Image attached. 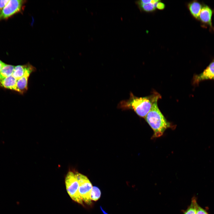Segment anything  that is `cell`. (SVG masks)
Returning <instances> with one entry per match:
<instances>
[{
  "instance_id": "ba28073f",
  "label": "cell",
  "mask_w": 214,
  "mask_h": 214,
  "mask_svg": "<svg viewBox=\"0 0 214 214\" xmlns=\"http://www.w3.org/2000/svg\"><path fill=\"white\" fill-rule=\"evenodd\" d=\"M213 10L208 5L204 4L202 7L199 16V20L202 23L212 28V16Z\"/></svg>"
},
{
  "instance_id": "d6986e66",
  "label": "cell",
  "mask_w": 214,
  "mask_h": 214,
  "mask_svg": "<svg viewBox=\"0 0 214 214\" xmlns=\"http://www.w3.org/2000/svg\"><path fill=\"white\" fill-rule=\"evenodd\" d=\"M4 63V62L0 60V71Z\"/></svg>"
},
{
  "instance_id": "5bb4252c",
  "label": "cell",
  "mask_w": 214,
  "mask_h": 214,
  "mask_svg": "<svg viewBox=\"0 0 214 214\" xmlns=\"http://www.w3.org/2000/svg\"><path fill=\"white\" fill-rule=\"evenodd\" d=\"M100 196L101 192L99 189L96 186L93 187L91 194V200L96 201L100 198Z\"/></svg>"
},
{
  "instance_id": "8fae6325",
  "label": "cell",
  "mask_w": 214,
  "mask_h": 214,
  "mask_svg": "<svg viewBox=\"0 0 214 214\" xmlns=\"http://www.w3.org/2000/svg\"><path fill=\"white\" fill-rule=\"evenodd\" d=\"M159 1L152 0L150 2L143 4L139 1L136 3L140 10L146 12H151L155 10L156 4Z\"/></svg>"
},
{
  "instance_id": "2e32d148",
  "label": "cell",
  "mask_w": 214,
  "mask_h": 214,
  "mask_svg": "<svg viewBox=\"0 0 214 214\" xmlns=\"http://www.w3.org/2000/svg\"><path fill=\"white\" fill-rule=\"evenodd\" d=\"M196 214H208V213L204 210L197 204L196 207Z\"/></svg>"
},
{
  "instance_id": "ffe728a7",
  "label": "cell",
  "mask_w": 214,
  "mask_h": 214,
  "mask_svg": "<svg viewBox=\"0 0 214 214\" xmlns=\"http://www.w3.org/2000/svg\"><path fill=\"white\" fill-rule=\"evenodd\" d=\"M100 208H101V210H102V211H103V213L104 214H107V213H106V212H105L104 210H103V209H102V208L101 207H100Z\"/></svg>"
},
{
  "instance_id": "7a4b0ae2",
  "label": "cell",
  "mask_w": 214,
  "mask_h": 214,
  "mask_svg": "<svg viewBox=\"0 0 214 214\" xmlns=\"http://www.w3.org/2000/svg\"><path fill=\"white\" fill-rule=\"evenodd\" d=\"M157 102L158 101L153 103L150 110L144 118L153 131V138L161 136L167 128L171 126L159 109Z\"/></svg>"
},
{
  "instance_id": "277c9868",
  "label": "cell",
  "mask_w": 214,
  "mask_h": 214,
  "mask_svg": "<svg viewBox=\"0 0 214 214\" xmlns=\"http://www.w3.org/2000/svg\"><path fill=\"white\" fill-rule=\"evenodd\" d=\"M78 181L79 187V192L83 201L88 204H91V194L92 185L87 177L78 173H75Z\"/></svg>"
},
{
  "instance_id": "3957f363",
  "label": "cell",
  "mask_w": 214,
  "mask_h": 214,
  "mask_svg": "<svg viewBox=\"0 0 214 214\" xmlns=\"http://www.w3.org/2000/svg\"><path fill=\"white\" fill-rule=\"evenodd\" d=\"M65 182L67 192L71 199L83 204V201L79 192V183L75 173L69 171L67 174Z\"/></svg>"
},
{
  "instance_id": "5b68a950",
  "label": "cell",
  "mask_w": 214,
  "mask_h": 214,
  "mask_svg": "<svg viewBox=\"0 0 214 214\" xmlns=\"http://www.w3.org/2000/svg\"><path fill=\"white\" fill-rule=\"evenodd\" d=\"M24 1L9 0L0 13V21L7 18L21 10Z\"/></svg>"
},
{
  "instance_id": "8992f818",
  "label": "cell",
  "mask_w": 214,
  "mask_h": 214,
  "mask_svg": "<svg viewBox=\"0 0 214 214\" xmlns=\"http://www.w3.org/2000/svg\"><path fill=\"white\" fill-rule=\"evenodd\" d=\"M207 80H214V60L202 73L193 76V83L197 84L201 81Z\"/></svg>"
},
{
  "instance_id": "9c48e42d",
  "label": "cell",
  "mask_w": 214,
  "mask_h": 214,
  "mask_svg": "<svg viewBox=\"0 0 214 214\" xmlns=\"http://www.w3.org/2000/svg\"><path fill=\"white\" fill-rule=\"evenodd\" d=\"M202 7V5L196 0L190 2L188 5L191 14L195 19L198 20Z\"/></svg>"
},
{
  "instance_id": "6da1fadb",
  "label": "cell",
  "mask_w": 214,
  "mask_h": 214,
  "mask_svg": "<svg viewBox=\"0 0 214 214\" xmlns=\"http://www.w3.org/2000/svg\"><path fill=\"white\" fill-rule=\"evenodd\" d=\"M157 92L143 97H138L130 93L129 98L121 101L118 105L123 110L131 109L139 117L144 118L150 110L153 103L161 98Z\"/></svg>"
},
{
  "instance_id": "ac0fdd59",
  "label": "cell",
  "mask_w": 214,
  "mask_h": 214,
  "mask_svg": "<svg viewBox=\"0 0 214 214\" xmlns=\"http://www.w3.org/2000/svg\"><path fill=\"white\" fill-rule=\"evenodd\" d=\"M165 7L164 3L160 2V1L156 4V7L159 10H163Z\"/></svg>"
},
{
  "instance_id": "9a60e30c",
  "label": "cell",
  "mask_w": 214,
  "mask_h": 214,
  "mask_svg": "<svg viewBox=\"0 0 214 214\" xmlns=\"http://www.w3.org/2000/svg\"><path fill=\"white\" fill-rule=\"evenodd\" d=\"M197 204L195 200H193L191 205L185 212L184 214H196Z\"/></svg>"
},
{
  "instance_id": "30bf717a",
  "label": "cell",
  "mask_w": 214,
  "mask_h": 214,
  "mask_svg": "<svg viewBox=\"0 0 214 214\" xmlns=\"http://www.w3.org/2000/svg\"><path fill=\"white\" fill-rule=\"evenodd\" d=\"M17 80L11 75L0 81V83L4 87L15 91Z\"/></svg>"
},
{
  "instance_id": "e0dca14e",
  "label": "cell",
  "mask_w": 214,
  "mask_h": 214,
  "mask_svg": "<svg viewBox=\"0 0 214 214\" xmlns=\"http://www.w3.org/2000/svg\"><path fill=\"white\" fill-rule=\"evenodd\" d=\"M9 1V0H0V13Z\"/></svg>"
},
{
  "instance_id": "7c38bea8",
  "label": "cell",
  "mask_w": 214,
  "mask_h": 214,
  "mask_svg": "<svg viewBox=\"0 0 214 214\" xmlns=\"http://www.w3.org/2000/svg\"><path fill=\"white\" fill-rule=\"evenodd\" d=\"M14 67L4 63L0 71V81L12 75Z\"/></svg>"
},
{
  "instance_id": "52a82bcc",
  "label": "cell",
  "mask_w": 214,
  "mask_h": 214,
  "mask_svg": "<svg viewBox=\"0 0 214 214\" xmlns=\"http://www.w3.org/2000/svg\"><path fill=\"white\" fill-rule=\"evenodd\" d=\"M35 69L32 65L28 64L23 75L17 80L15 91L23 93L27 90L29 77L30 74L35 71Z\"/></svg>"
},
{
  "instance_id": "4fadbf2b",
  "label": "cell",
  "mask_w": 214,
  "mask_h": 214,
  "mask_svg": "<svg viewBox=\"0 0 214 214\" xmlns=\"http://www.w3.org/2000/svg\"><path fill=\"white\" fill-rule=\"evenodd\" d=\"M28 64L15 66L12 75L17 80H18L24 75Z\"/></svg>"
}]
</instances>
